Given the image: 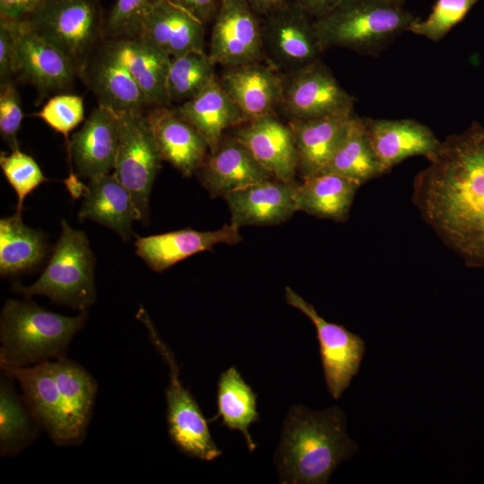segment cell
Returning a JSON list of instances; mask_svg holds the SVG:
<instances>
[{
	"mask_svg": "<svg viewBox=\"0 0 484 484\" xmlns=\"http://www.w3.org/2000/svg\"><path fill=\"white\" fill-rule=\"evenodd\" d=\"M413 182L423 220L470 267L484 266V126L448 135Z\"/></svg>",
	"mask_w": 484,
	"mask_h": 484,
	"instance_id": "obj_1",
	"label": "cell"
},
{
	"mask_svg": "<svg viewBox=\"0 0 484 484\" xmlns=\"http://www.w3.org/2000/svg\"><path fill=\"white\" fill-rule=\"evenodd\" d=\"M343 411L291 407L285 418L274 462L281 483L324 484L359 446L346 433Z\"/></svg>",
	"mask_w": 484,
	"mask_h": 484,
	"instance_id": "obj_2",
	"label": "cell"
},
{
	"mask_svg": "<svg viewBox=\"0 0 484 484\" xmlns=\"http://www.w3.org/2000/svg\"><path fill=\"white\" fill-rule=\"evenodd\" d=\"M87 311L68 316L30 299H8L0 316L1 370L66 357L68 347L86 324Z\"/></svg>",
	"mask_w": 484,
	"mask_h": 484,
	"instance_id": "obj_3",
	"label": "cell"
},
{
	"mask_svg": "<svg viewBox=\"0 0 484 484\" xmlns=\"http://www.w3.org/2000/svg\"><path fill=\"white\" fill-rule=\"evenodd\" d=\"M419 17L383 0H344L327 15L314 20L324 51L343 48L364 55L381 52Z\"/></svg>",
	"mask_w": 484,
	"mask_h": 484,
	"instance_id": "obj_4",
	"label": "cell"
},
{
	"mask_svg": "<svg viewBox=\"0 0 484 484\" xmlns=\"http://www.w3.org/2000/svg\"><path fill=\"white\" fill-rule=\"evenodd\" d=\"M95 256L86 234L61 220V233L48 263L30 285L14 283L12 291L27 298L41 295L53 302L87 311L97 297L94 281Z\"/></svg>",
	"mask_w": 484,
	"mask_h": 484,
	"instance_id": "obj_5",
	"label": "cell"
},
{
	"mask_svg": "<svg viewBox=\"0 0 484 484\" xmlns=\"http://www.w3.org/2000/svg\"><path fill=\"white\" fill-rule=\"evenodd\" d=\"M136 318L146 327L149 339L169 367V384L166 389L167 420L172 443L185 454L202 461H212L222 452L216 445L208 421L191 394L182 385L180 370L173 352L160 338L146 310L141 307Z\"/></svg>",
	"mask_w": 484,
	"mask_h": 484,
	"instance_id": "obj_6",
	"label": "cell"
},
{
	"mask_svg": "<svg viewBox=\"0 0 484 484\" xmlns=\"http://www.w3.org/2000/svg\"><path fill=\"white\" fill-rule=\"evenodd\" d=\"M27 22L63 50L82 73L105 33L106 17L99 0H48Z\"/></svg>",
	"mask_w": 484,
	"mask_h": 484,
	"instance_id": "obj_7",
	"label": "cell"
},
{
	"mask_svg": "<svg viewBox=\"0 0 484 484\" xmlns=\"http://www.w3.org/2000/svg\"><path fill=\"white\" fill-rule=\"evenodd\" d=\"M119 143L113 174L129 192L139 221L150 220V195L162 161L144 115L116 111Z\"/></svg>",
	"mask_w": 484,
	"mask_h": 484,
	"instance_id": "obj_8",
	"label": "cell"
},
{
	"mask_svg": "<svg viewBox=\"0 0 484 484\" xmlns=\"http://www.w3.org/2000/svg\"><path fill=\"white\" fill-rule=\"evenodd\" d=\"M285 299L314 324L325 383L332 397L339 399L359 371L365 341L343 325L320 316L311 304L290 287L285 288Z\"/></svg>",
	"mask_w": 484,
	"mask_h": 484,
	"instance_id": "obj_9",
	"label": "cell"
},
{
	"mask_svg": "<svg viewBox=\"0 0 484 484\" xmlns=\"http://www.w3.org/2000/svg\"><path fill=\"white\" fill-rule=\"evenodd\" d=\"M284 79L281 104L290 120L352 115L354 98L339 83L320 60Z\"/></svg>",
	"mask_w": 484,
	"mask_h": 484,
	"instance_id": "obj_10",
	"label": "cell"
},
{
	"mask_svg": "<svg viewBox=\"0 0 484 484\" xmlns=\"http://www.w3.org/2000/svg\"><path fill=\"white\" fill-rule=\"evenodd\" d=\"M14 40L16 74L42 93L63 91L80 73L71 58L29 22L4 20Z\"/></svg>",
	"mask_w": 484,
	"mask_h": 484,
	"instance_id": "obj_11",
	"label": "cell"
},
{
	"mask_svg": "<svg viewBox=\"0 0 484 484\" xmlns=\"http://www.w3.org/2000/svg\"><path fill=\"white\" fill-rule=\"evenodd\" d=\"M265 15L262 26L264 48H266L276 67L292 73L319 60L324 49L314 21L294 1L286 2Z\"/></svg>",
	"mask_w": 484,
	"mask_h": 484,
	"instance_id": "obj_12",
	"label": "cell"
},
{
	"mask_svg": "<svg viewBox=\"0 0 484 484\" xmlns=\"http://www.w3.org/2000/svg\"><path fill=\"white\" fill-rule=\"evenodd\" d=\"M262 24L246 0H220L212 29L209 56L232 67L261 60Z\"/></svg>",
	"mask_w": 484,
	"mask_h": 484,
	"instance_id": "obj_13",
	"label": "cell"
},
{
	"mask_svg": "<svg viewBox=\"0 0 484 484\" xmlns=\"http://www.w3.org/2000/svg\"><path fill=\"white\" fill-rule=\"evenodd\" d=\"M119 143V125L116 111L99 105L67 144L69 174L73 160L76 174L94 178L114 169Z\"/></svg>",
	"mask_w": 484,
	"mask_h": 484,
	"instance_id": "obj_14",
	"label": "cell"
},
{
	"mask_svg": "<svg viewBox=\"0 0 484 484\" xmlns=\"http://www.w3.org/2000/svg\"><path fill=\"white\" fill-rule=\"evenodd\" d=\"M239 229L229 222L215 230L186 228L146 237L135 236V254L151 270L162 272L195 254L212 250L215 245L240 243Z\"/></svg>",
	"mask_w": 484,
	"mask_h": 484,
	"instance_id": "obj_15",
	"label": "cell"
},
{
	"mask_svg": "<svg viewBox=\"0 0 484 484\" xmlns=\"http://www.w3.org/2000/svg\"><path fill=\"white\" fill-rule=\"evenodd\" d=\"M296 181L275 177L233 191L224 199L230 212V223L246 226H272L287 221L298 212Z\"/></svg>",
	"mask_w": 484,
	"mask_h": 484,
	"instance_id": "obj_16",
	"label": "cell"
},
{
	"mask_svg": "<svg viewBox=\"0 0 484 484\" xmlns=\"http://www.w3.org/2000/svg\"><path fill=\"white\" fill-rule=\"evenodd\" d=\"M232 135L273 177L295 181L298 157L289 124L282 123L272 113L244 122L237 126Z\"/></svg>",
	"mask_w": 484,
	"mask_h": 484,
	"instance_id": "obj_17",
	"label": "cell"
},
{
	"mask_svg": "<svg viewBox=\"0 0 484 484\" xmlns=\"http://www.w3.org/2000/svg\"><path fill=\"white\" fill-rule=\"evenodd\" d=\"M200 183L212 198L273 177L233 135L224 134L196 171Z\"/></svg>",
	"mask_w": 484,
	"mask_h": 484,
	"instance_id": "obj_18",
	"label": "cell"
},
{
	"mask_svg": "<svg viewBox=\"0 0 484 484\" xmlns=\"http://www.w3.org/2000/svg\"><path fill=\"white\" fill-rule=\"evenodd\" d=\"M144 117L161 160L186 177L195 175L210 152L200 134L168 106L153 107Z\"/></svg>",
	"mask_w": 484,
	"mask_h": 484,
	"instance_id": "obj_19",
	"label": "cell"
},
{
	"mask_svg": "<svg viewBox=\"0 0 484 484\" xmlns=\"http://www.w3.org/2000/svg\"><path fill=\"white\" fill-rule=\"evenodd\" d=\"M372 148L384 172L412 156L428 159L441 141L427 125L413 119L363 118Z\"/></svg>",
	"mask_w": 484,
	"mask_h": 484,
	"instance_id": "obj_20",
	"label": "cell"
},
{
	"mask_svg": "<svg viewBox=\"0 0 484 484\" xmlns=\"http://www.w3.org/2000/svg\"><path fill=\"white\" fill-rule=\"evenodd\" d=\"M205 23L169 0H160L143 19L136 37L170 58L203 49Z\"/></svg>",
	"mask_w": 484,
	"mask_h": 484,
	"instance_id": "obj_21",
	"label": "cell"
},
{
	"mask_svg": "<svg viewBox=\"0 0 484 484\" xmlns=\"http://www.w3.org/2000/svg\"><path fill=\"white\" fill-rule=\"evenodd\" d=\"M220 82L247 120L272 114L281 101L284 79L261 60L228 67Z\"/></svg>",
	"mask_w": 484,
	"mask_h": 484,
	"instance_id": "obj_22",
	"label": "cell"
},
{
	"mask_svg": "<svg viewBox=\"0 0 484 484\" xmlns=\"http://www.w3.org/2000/svg\"><path fill=\"white\" fill-rule=\"evenodd\" d=\"M17 380L22 398L42 430L58 445H65V415L53 360L4 370Z\"/></svg>",
	"mask_w": 484,
	"mask_h": 484,
	"instance_id": "obj_23",
	"label": "cell"
},
{
	"mask_svg": "<svg viewBox=\"0 0 484 484\" xmlns=\"http://www.w3.org/2000/svg\"><path fill=\"white\" fill-rule=\"evenodd\" d=\"M172 109L200 134L210 151L218 147L227 129L247 121L216 78Z\"/></svg>",
	"mask_w": 484,
	"mask_h": 484,
	"instance_id": "obj_24",
	"label": "cell"
},
{
	"mask_svg": "<svg viewBox=\"0 0 484 484\" xmlns=\"http://www.w3.org/2000/svg\"><path fill=\"white\" fill-rule=\"evenodd\" d=\"M65 415V445H77L86 436L98 385L79 363L66 357L53 360Z\"/></svg>",
	"mask_w": 484,
	"mask_h": 484,
	"instance_id": "obj_25",
	"label": "cell"
},
{
	"mask_svg": "<svg viewBox=\"0 0 484 484\" xmlns=\"http://www.w3.org/2000/svg\"><path fill=\"white\" fill-rule=\"evenodd\" d=\"M130 73L148 106H168L167 75L171 58L138 37L114 39L106 46Z\"/></svg>",
	"mask_w": 484,
	"mask_h": 484,
	"instance_id": "obj_26",
	"label": "cell"
},
{
	"mask_svg": "<svg viewBox=\"0 0 484 484\" xmlns=\"http://www.w3.org/2000/svg\"><path fill=\"white\" fill-rule=\"evenodd\" d=\"M78 217L112 229L125 242L134 235L133 222L139 221L129 192L113 173L90 179Z\"/></svg>",
	"mask_w": 484,
	"mask_h": 484,
	"instance_id": "obj_27",
	"label": "cell"
},
{
	"mask_svg": "<svg viewBox=\"0 0 484 484\" xmlns=\"http://www.w3.org/2000/svg\"><path fill=\"white\" fill-rule=\"evenodd\" d=\"M353 117L352 114L290 120L301 179L324 170Z\"/></svg>",
	"mask_w": 484,
	"mask_h": 484,
	"instance_id": "obj_28",
	"label": "cell"
},
{
	"mask_svg": "<svg viewBox=\"0 0 484 484\" xmlns=\"http://www.w3.org/2000/svg\"><path fill=\"white\" fill-rule=\"evenodd\" d=\"M82 73L99 105L114 111L140 112L148 106L130 73L106 47L87 63Z\"/></svg>",
	"mask_w": 484,
	"mask_h": 484,
	"instance_id": "obj_29",
	"label": "cell"
},
{
	"mask_svg": "<svg viewBox=\"0 0 484 484\" xmlns=\"http://www.w3.org/2000/svg\"><path fill=\"white\" fill-rule=\"evenodd\" d=\"M295 191L297 210L321 219L345 221L360 183L324 172L301 179Z\"/></svg>",
	"mask_w": 484,
	"mask_h": 484,
	"instance_id": "obj_30",
	"label": "cell"
},
{
	"mask_svg": "<svg viewBox=\"0 0 484 484\" xmlns=\"http://www.w3.org/2000/svg\"><path fill=\"white\" fill-rule=\"evenodd\" d=\"M48 251L46 234L24 224L22 214L0 220V273L10 277L38 266Z\"/></svg>",
	"mask_w": 484,
	"mask_h": 484,
	"instance_id": "obj_31",
	"label": "cell"
},
{
	"mask_svg": "<svg viewBox=\"0 0 484 484\" xmlns=\"http://www.w3.org/2000/svg\"><path fill=\"white\" fill-rule=\"evenodd\" d=\"M256 398V393L238 369L230 367L220 376L217 385V413L209 419V422H213L220 418L224 427L239 431L250 452L257 446L249 433L251 424L259 419Z\"/></svg>",
	"mask_w": 484,
	"mask_h": 484,
	"instance_id": "obj_32",
	"label": "cell"
},
{
	"mask_svg": "<svg viewBox=\"0 0 484 484\" xmlns=\"http://www.w3.org/2000/svg\"><path fill=\"white\" fill-rule=\"evenodd\" d=\"M14 378L1 370L0 375V454L13 457L30 445L41 428L15 390Z\"/></svg>",
	"mask_w": 484,
	"mask_h": 484,
	"instance_id": "obj_33",
	"label": "cell"
},
{
	"mask_svg": "<svg viewBox=\"0 0 484 484\" xmlns=\"http://www.w3.org/2000/svg\"><path fill=\"white\" fill-rule=\"evenodd\" d=\"M331 172L364 183L384 174L372 148L364 120L353 117L321 173Z\"/></svg>",
	"mask_w": 484,
	"mask_h": 484,
	"instance_id": "obj_34",
	"label": "cell"
},
{
	"mask_svg": "<svg viewBox=\"0 0 484 484\" xmlns=\"http://www.w3.org/2000/svg\"><path fill=\"white\" fill-rule=\"evenodd\" d=\"M214 63L204 49H194L171 58L167 75V94L171 101L185 102L215 77Z\"/></svg>",
	"mask_w": 484,
	"mask_h": 484,
	"instance_id": "obj_35",
	"label": "cell"
},
{
	"mask_svg": "<svg viewBox=\"0 0 484 484\" xmlns=\"http://www.w3.org/2000/svg\"><path fill=\"white\" fill-rule=\"evenodd\" d=\"M0 167L17 195L16 212L22 214L25 198L39 186L48 181L36 160L20 148L10 153L1 152Z\"/></svg>",
	"mask_w": 484,
	"mask_h": 484,
	"instance_id": "obj_36",
	"label": "cell"
},
{
	"mask_svg": "<svg viewBox=\"0 0 484 484\" xmlns=\"http://www.w3.org/2000/svg\"><path fill=\"white\" fill-rule=\"evenodd\" d=\"M480 0H436L425 19L414 22L408 31L433 41L444 38Z\"/></svg>",
	"mask_w": 484,
	"mask_h": 484,
	"instance_id": "obj_37",
	"label": "cell"
},
{
	"mask_svg": "<svg viewBox=\"0 0 484 484\" xmlns=\"http://www.w3.org/2000/svg\"><path fill=\"white\" fill-rule=\"evenodd\" d=\"M34 116L63 134L68 144L69 134L84 119L83 99L75 94L60 93L50 98Z\"/></svg>",
	"mask_w": 484,
	"mask_h": 484,
	"instance_id": "obj_38",
	"label": "cell"
},
{
	"mask_svg": "<svg viewBox=\"0 0 484 484\" xmlns=\"http://www.w3.org/2000/svg\"><path fill=\"white\" fill-rule=\"evenodd\" d=\"M160 0H116L105 22V33L112 39L136 37L140 26Z\"/></svg>",
	"mask_w": 484,
	"mask_h": 484,
	"instance_id": "obj_39",
	"label": "cell"
},
{
	"mask_svg": "<svg viewBox=\"0 0 484 484\" xmlns=\"http://www.w3.org/2000/svg\"><path fill=\"white\" fill-rule=\"evenodd\" d=\"M23 119L19 92L12 80L0 84V133L11 150L19 147L17 134Z\"/></svg>",
	"mask_w": 484,
	"mask_h": 484,
	"instance_id": "obj_40",
	"label": "cell"
},
{
	"mask_svg": "<svg viewBox=\"0 0 484 484\" xmlns=\"http://www.w3.org/2000/svg\"><path fill=\"white\" fill-rule=\"evenodd\" d=\"M16 74L15 48L13 33L8 25L0 20V79L12 80Z\"/></svg>",
	"mask_w": 484,
	"mask_h": 484,
	"instance_id": "obj_41",
	"label": "cell"
},
{
	"mask_svg": "<svg viewBox=\"0 0 484 484\" xmlns=\"http://www.w3.org/2000/svg\"><path fill=\"white\" fill-rule=\"evenodd\" d=\"M48 0H0V19L27 22Z\"/></svg>",
	"mask_w": 484,
	"mask_h": 484,
	"instance_id": "obj_42",
	"label": "cell"
},
{
	"mask_svg": "<svg viewBox=\"0 0 484 484\" xmlns=\"http://www.w3.org/2000/svg\"><path fill=\"white\" fill-rule=\"evenodd\" d=\"M188 11L203 23L215 17L219 9L217 0H169Z\"/></svg>",
	"mask_w": 484,
	"mask_h": 484,
	"instance_id": "obj_43",
	"label": "cell"
},
{
	"mask_svg": "<svg viewBox=\"0 0 484 484\" xmlns=\"http://www.w3.org/2000/svg\"><path fill=\"white\" fill-rule=\"evenodd\" d=\"M301 9L315 20L322 18L335 8L344 0H293Z\"/></svg>",
	"mask_w": 484,
	"mask_h": 484,
	"instance_id": "obj_44",
	"label": "cell"
},
{
	"mask_svg": "<svg viewBox=\"0 0 484 484\" xmlns=\"http://www.w3.org/2000/svg\"><path fill=\"white\" fill-rule=\"evenodd\" d=\"M255 13L267 14L281 6L287 0H246Z\"/></svg>",
	"mask_w": 484,
	"mask_h": 484,
	"instance_id": "obj_45",
	"label": "cell"
},
{
	"mask_svg": "<svg viewBox=\"0 0 484 484\" xmlns=\"http://www.w3.org/2000/svg\"><path fill=\"white\" fill-rule=\"evenodd\" d=\"M383 1L393 4L403 5V3L405 0H383Z\"/></svg>",
	"mask_w": 484,
	"mask_h": 484,
	"instance_id": "obj_46",
	"label": "cell"
}]
</instances>
